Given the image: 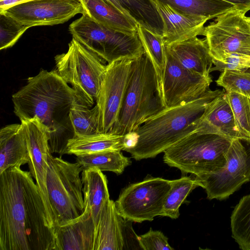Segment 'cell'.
Instances as JSON below:
<instances>
[{
	"label": "cell",
	"instance_id": "obj_1",
	"mask_svg": "<svg viewBox=\"0 0 250 250\" xmlns=\"http://www.w3.org/2000/svg\"><path fill=\"white\" fill-rule=\"evenodd\" d=\"M54 230L30 171L0 174V250H54Z\"/></svg>",
	"mask_w": 250,
	"mask_h": 250
},
{
	"label": "cell",
	"instance_id": "obj_2",
	"mask_svg": "<svg viewBox=\"0 0 250 250\" xmlns=\"http://www.w3.org/2000/svg\"><path fill=\"white\" fill-rule=\"evenodd\" d=\"M75 92L56 70L41 69L12 96L14 112L21 122L37 117L49 130L51 153L67 154L68 140L74 137L69 118L77 100Z\"/></svg>",
	"mask_w": 250,
	"mask_h": 250
},
{
	"label": "cell",
	"instance_id": "obj_3",
	"mask_svg": "<svg viewBox=\"0 0 250 250\" xmlns=\"http://www.w3.org/2000/svg\"><path fill=\"white\" fill-rule=\"evenodd\" d=\"M224 90L210 89L189 103L165 108L128 135L124 150L136 160L155 157L194 133L196 121L207 105Z\"/></svg>",
	"mask_w": 250,
	"mask_h": 250
},
{
	"label": "cell",
	"instance_id": "obj_4",
	"mask_svg": "<svg viewBox=\"0 0 250 250\" xmlns=\"http://www.w3.org/2000/svg\"><path fill=\"white\" fill-rule=\"evenodd\" d=\"M165 108L155 71L145 53L133 61L118 119L111 132L125 136L131 134Z\"/></svg>",
	"mask_w": 250,
	"mask_h": 250
},
{
	"label": "cell",
	"instance_id": "obj_5",
	"mask_svg": "<svg viewBox=\"0 0 250 250\" xmlns=\"http://www.w3.org/2000/svg\"><path fill=\"white\" fill-rule=\"evenodd\" d=\"M232 140L217 134L193 133L166 150L163 160L185 173L197 176L211 173L226 164Z\"/></svg>",
	"mask_w": 250,
	"mask_h": 250
},
{
	"label": "cell",
	"instance_id": "obj_6",
	"mask_svg": "<svg viewBox=\"0 0 250 250\" xmlns=\"http://www.w3.org/2000/svg\"><path fill=\"white\" fill-rule=\"evenodd\" d=\"M58 74L71 85L78 100L91 107L96 103L107 64L72 38L67 51L55 58Z\"/></svg>",
	"mask_w": 250,
	"mask_h": 250
},
{
	"label": "cell",
	"instance_id": "obj_7",
	"mask_svg": "<svg viewBox=\"0 0 250 250\" xmlns=\"http://www.w3.org/2000/svg\"><path fill=\"white\" fill-rule=\"evenodd\" d=\"M68 30L72 38L106 64L135 60L145 54L137 32L128 34L107 28L84 14L69 25Z\"/></svg>",
	"mask_w": 250,
	"mask_h": 250
},
{
	"label": "cell",
	"instance_id": "obj_8",
	"mask_svg": "<svg viewBox=\"0 0 250 250\" xmlns=\"http://www.w3.org/2000/svg\"><path fill=\"white\" fill-rule=\"evenodd\" d=\"M83 170L77 162L70 163L52 155L48 158L46 186L55 217L54 228L79 217L84 211L80 177Z\"/></svg>",
	"mask_w": 250,
	"mask_h": 250
},
{
	"label": "cell",
	"instance_id": "obj_9",
	"mask_svg": "<svg viewBox=\"0 0 250 250\" xmlns=\"http://www.w3.org/2000/svg\"><path fill=\"white\" fill-rule=\"evenodd\" d=\"M226 159V164L219 170L195 176L209 200L227 199L250 181V140L233 139Z\"/></svg>",
	"mask_w": 250,
	"mask_h": 250
},
{
	"label": "cell",
	"instance_id": "obj_10",
	"mask_svg": "<svg viewBox=\"0 0 250 250\" xmlns=\"http://www.w3.org/2000/svg\"><path fill=\"white\" fill-rule=\"evenodd\" d=\"M170 189V180L149 177L130 184L115 202L118 213L125 220L142 223L160 216Z\"/></svg>",
	"mask_w": 250,
	"mask_h": 250
},
{
	"label": "cell",
	"instance_id": "obj_11",
	"mask_svg": "<svg viewBox=\"0 0 250 250\" xmlns=\"http://www.w3.org/2000/svg\"><path fill=\"white\" fill-rule=\"evenodd\" d=\"M203 35L212 59L230 54L250 56V25L245 13L236 8L205 26Z\"/></svg>",
	"mask_w": 250,
	"mask_h": 250
},
{
	"label": "cell",
	"instance_id": "obj_12",
	"mask_svg": "<svg viewBox=\"0 0 250 250\" xmlns=\"http://www.w3.org/2000/svg\"><path fill=\"white\" fill-rule=\"evenodd\" d=\"M134 60L124 59L107 64L98 94V133L111 132L116 124L132 70Z\"/></svg>",
	"mask_w": 250,
	"mask_h": 250
},
{
	"label": "cell",
	"instance_id": "obj_13",
	"mask_svg": "<svg viewBox=\"0 0 250 250\" xmlns=\"http://www.w3.org/2000/svg\"><path fill=\"white\" fill-rule=\"evenodd\" d=\"M166 64L161 97L165 108L196 100L209 89L212 81L183 66L166 46Z\"/></svg>",
	"mask_w": 250,
	"mask_h": 250
},
{
	"label": "cell",
	"instance_id": "obj_14",
	"mask_svg": "<svg viewBox=\"0 0 250 250\" xmlns=\"http://www.w3.org/2000/svg\"><path fill=\"white\" fill-rule=\"evenodd\" d=\"M21 122L29 150V171L40 190L49 225L54 229L55 217L46 186L48 158L52 155L49 145L50 131L37 117Z\"/></svg>",
	"mask_w": 250,
	"mask_h": 250
},
{
	"label": "cell",
	"instance_id": "obj_15",
	"mask_svg": "<svg viewBox=\"0 0 250 250\" xmlns=\"http://www.w3.org/2000/svg\"><path fill=\"white\" fill-rule=\"evenodd\" d=\"M83 13L77 0H36L13 6L6 14L29 28L62 24Z\"/></svg>",
	"mask_w": 250,
	"mask_h": 250
},
{
	"label": "cell",
	"instance_id": "obj_16",
	"mask_svg": "<svg viewBox=\"0 0 250 250\" xmlns=\"http://www.w3.org/2000/svg\"><path fill=\"white\" fill-rule=\"evenodd\" d=\"M149 0L162 20L166 46L203 35L208 18L181 12L158 0Z\"/></svg>",
	"mask_w": 250,
	"mask_h": 250
},
{
	"label": "cell",
	"instance_id": "obj_17",
	"mask_svg": "<svg viewBox=\"0 0 250 250\" xmlns=\"http://www.w3.org/2000/svg\"><path fill=\"white\" fill-rule=\"evenodd\" d=\"M95 228L91 210L85 206L80 216L55 227L54 250H93Z\"/></svg>",
	"mask_w": 250,
	"mask_h": 250
},
{
	"label": "cell",
	"instance_id": "obj_18",
	"mask_svg": "<svg viewBox=\"0 0 250 250\" xmlns=\"http://www.w3.org/2000/svg\"><path fill=\"white\" fill-rule=\"evenodd\" d=\"M194 133L217 134L232 140L244 139L238 130L225 92L215 98L206 107L196 121Z\"/></svg>",
	"mask_w": 250,
	"mask_h": 250
},
{
	"label": "cell",
	"instance_id": "obj_19",
	"mask_svg": "<svg viewBox=\"0 0 250 250\" xmlns=\"http://www.w3.org/2000/svg\"><path fill=\"white\" fill-rule=\"evenodd\" d=\"M125 219L118 213L115 202L109 200L104 206L95 228L93 250H124Z\"/></svg>",
	"mask_w": 250,
	"mask_h": 250
},
{
	"label": "cell",
	"instance_id": "obj_20",
	"mask_svg": "<svg viewBox=\"0 0 250 250\" xmlns=\"http://www.w3.org/2000/svg\"><path fill=\"white\" fill-rule=\"evenodd\" d=\"M166 46L185 67L204 76H210L213 61L205 39L196 37Z\"/></svg>",
	"mask_w": 250,
	"mask_h": 250
},
{
	"label": "cell",
	"instance_id": "obj_21",
	"mask_svg": "<svg viewBox=\"0 0 250 250\" xmlns=\"http://www.w3.org/2000/svg\"><path fill=\"white\" fill-rule=\"evenodd\" d=\"M29 159L21 124L2 127L0 130V174L10 167L28 164Z\"/></svg>",
	"mask_w": 250,
	"mask_h": 250
},
{
	"label": "cell",
	"instance_id": "obj_22",
	"mask_svg": "<svg viewBox=\"0 0 250 250\" xmlns=\"http://www.w3.org/2000/svg\"><path fill=\"white\" fill-rule=\"evenodd\" d=\"M83 13L91 20L107 28L128 34L137 32V23L102 0H77Z\"/></svg>",
	"mask_w": 250,
	"mask_h": 250
},
{
	"label": "cell",
	"instance_id": "obj_23",
	"mask_svg": "<svg viewBox=\"0 0 250 250\" xmlns=\"http://www.w3.org/2000/svg\"><path fill=\"white\" fill-rule=\"evenodd\" d=\"M126 137L108 132L74 136L68 140L67 154L80 155L105 151L124 150Z\"/></svg>",
	"mask_w": 250,
	"mask_h": 250
},
{
	"label": "cell",
	"instance_id": "obj_24",
	"mask_svg": "<svg viewBox=\"0 0 250 250\" xmlns=\"http://www.w3.org/2000/svg\"><path fill=\"white\" fill-rule=\"evenodd\" d=\"M83 193L85 206L90 209L96 226L104 205L110 200L106 176L96 168L82 172Z\"/></svg>",
	"mask_w": 250,
	"mask_h": 250
},
{
	"label": "cell",
	"instance_id": "obj_25",
	"mask_svg": "<svg viewBox=\"0 0 250 250\" xmlns=\"http://www.w3.org/2000/svg\"><path fill=\"white\" fill-rule=\"evenodd\" d=\"M137 32L145 53L149 59L155 71L161 96L166 64L164 37L162 35L153 32L139 24H137Z\"/></svg>",
	"mask_w": 250,
	"mask_h": 250
},
{
	"label": "cell",
	"instance_id": "obj_26",
	"mask_svg": "<svg viewBox=\"0 0 250 250\" xmlns=\"http://www.w3.org/2000/svg\"><path fill=\"white\" fill-rule=\"evenodd\" d=\"M168 4L177 10L188 14L205 17L209 20L235 8L222 0H158Z\"/></svg>",
	"mask_w": 250,
	"mask_h": 250
},
{
	"label": "cell",
	"instance_id": "obj_27",
	"mask_svg": "<svg viewBox=\"0 0 250 250\" xmlns=\"http://www.w3.org/2000/svg\"><path fill=\"white\" fill-rule=\"evenodd\" d=\"M76 162L83 170L96 168L102 171H108L117 174H122L131 162L121 151H105L77 156Z\"/></svg>",
	"mask_w": 250,
	"mask_h": 250
},
{
	"label": "cell",
	"instance_id": "obj_28",
	"mask_svg": "<svg viewBox=\"0 0 250 250\" xmlns=\"http://www.w3.org/2000/svg\"><path fill=\"white\" fill-rule=\"evenodd\" d=\"M170 189L167 195L160 216L171 219H177L179 208L188 194L199 187L195 177L183 176L179 179L170 180Z\"/></svg>",
	"mask_w": 250,
	"mask_h": 250
},
{
	"label": "cell",
	"instance_id": "obj_29",
	"mask_svg": "<svg viewBox=\"0 0 250 250\" xmlns=\"http://www.w3.org/2000/svg\"><path fill=\"white\" fill-rule=\"evenodd\" d=\"M232 237L240 249L250 250V194L243 196L230 216Z\"/></svg>",
	"mask_w": 250,
	"mask_h": 250
},
{
	"label": "cell",
	"instance_id": "obj_30",
	"mask_svg": "<svg viewBox=\"0 0 250 250\" xmlns=\"http://www.w3.org/2000/svg\"><path fill=\"white\" fill-rule=\"evenodd\" d=\"M138 24L162 35L163 23L157 10L149 0H118Z\"/></svg>",
	"mask_w": 250,
	"mask_h": 250
},
{
	"label": "cell",
	"instance_id": "obj_31",
	"mask_svg": "<svg viewBox=\"0 0 250 250\" xmlns=\"http://www.w3.org/2000/svg\"><path fill=\"white\" fill-rule=\"evenodd\" d=\"M69 118L74 136L98 133V112L96 105L91 108L77 99L70 108Z\"/></svg>",
	"mask_w": 250,
	"mask_h": 250
},
{
	"label": "cell",
	"instance_id": "obj_32",
	"mask_svg": "<svg viewBox=\"0 0 250 250\" xmlns=\"http://www.w3.org/2000/svg\"><path fill=\"white\" fill-rule=\"evenodd\" d=\"M242 138L250 140V97L236 92H225Z\"/></svg>",
	"mask_w": 250,
	"mask_h": 250
},
{
	"label": "cell",
	"instance_id": "obj_33",
	"mask_svg": "<svg viewBox=\"0 0 250 250\" xmlns=\"http://www.w3.org/2000/svg\"><path fill=\"white\" fill-rule=\"evenodd\" d=\"M227 92L250 97V68L245 71L224 70L216 81Z\"/></svg>",
	"mask_w": 250,
	"mask_h": 250
},
{
	"label": "cell",
	"instance_id": "obj_34",
	"mask_svg": "<svg viewBox=\"0 0 250 250\" xmlns=\"http://www.w3.org/2000/svg\"><path fill=\"white\" fill-rule=\"evenodd\" d=\"M29 28L4 14H0V49L12 47Z\"/></svg>",
	"mask_w": 250,
	"mask_h": 250
},
{
	"label": "cell",
	"instance_id": "obj_35",
	"mask_svg": "<svg viewBox=\"0 0 250 250\" xmlns=\"http://www.w3.org/2000/svg\"><path fill=\"white\" fill-rule=\"evenodd\" d=\"M213 66L211 72L224 70L245 71L250 68V56L230 54L224 56L220 60L212 59Z\"/></svg>",
	"mask_w": 250,
	"mask_h": 250
},
{
	"label": "cell",
	"instance_id": "obj_36",
	"mask_svg": "<svg viewBox=\"0 0 250 250\" xmlns=\"http://www.w3.org/2000/svg\"><path fill=\"white\" fill-rule=\"evenodd\" d=\"M168 240L162 232L151 228L146 233L139 236L140 245L143 250H173Z\"/></svg>",
	"mask_w": 250,
	"mask_h": 250
},
{
	"label": "cell",
	"instance_id": "obj_37",
	"mask_svg": "<svg viewBox=\"0 0 250 250\" xmlns=\"http://www.w3.org/2000/svg\"><path fill=\"white\" fill-rule=\"evenodd\" d=\"M233 5L235 8L246 13L250 10V0H222Z\"/></svg>",
	"mask_w": 250,
	"mask_h": 250
},
{
	"label": "cell",
	"instance_id": "obj_38",
	"mask_svg": "<svg viewBox=\"0 0 250 250\" xmlns=\"http://www.w3.org/2000/svg\"><path fill=\"white\" fill-rule=\"evenodd\" d=\"M36 0H0V13L15 5Z\"/></svg>",
	"mask_w": 250,
	"mask_h": 250
},
{
	"label": "cell",
	"instance_id": "obj_39",
	"mask_svg": "<svg viewBox=\"0 0 250 250\" xmlns=\"http://www.w3.org/2000/svg\"><path fill=\"white\" fill-rule=\"evenodd\" d=\"M106 3H108L110 5L112 6L118 10L119 11L122 12L123 14L125 15L128 18H129L131 21L138 24L136 20L132 17L130 14L126 11L121 5V3L118 0H102Z\"/></svg>",
	"mask_w": 250,
	"mask_h": 250
},
{
	"label": "cell",
	"instance_id": "obj_40",
	"mask_svg": "<svg viewBox=\"0 0 250 250\" xmlns=\"http://www.w3.org/2000/svg\"><path fill=\"white\" fill-rule=\"evenodd\" d=\"M247 20L248 23L250 25V17H247Z\"/></svg>",
	"mask_w": 250,
	"mask_h": 250
}]
</instances>
